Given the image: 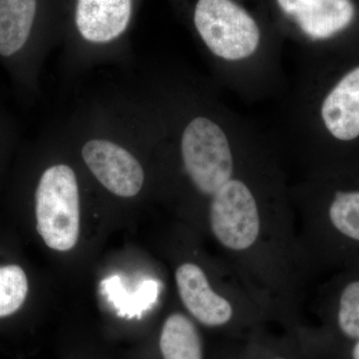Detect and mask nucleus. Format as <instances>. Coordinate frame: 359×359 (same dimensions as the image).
<instances>
[{"label":"nucleus","mask_w":359,"mask_h":359,"mask_svg":"<svg viewBox=\"0 0 359 359\" xmlns=\"http://www.w3.org/2000/svg\"><path fill=\"white\" fill-rule=\"evenodd\" d=\"M28 280L20 266H0V318L15 313L25 304Z\"/></svg>","instance_id":"nucleus-13"},{"label":"nucleus","mask_w":359,"mask_h":359,"mask_svg":"<svg viewBox=\"0 0 359 359\" xmlns=\"http://www.w3.org/2000/svg\"><path fill=\"white\" fill-rule=\"evenodd\" d=\"M13 136V128L4 115L0 114V149L8 143L9 138Z\"/></svg>","instance_id":"nucleus-15"},{"label":"nucleus","mask_w":359,"mask_h":359,"mask_svg":"<svg viewBox=\"0 0 359 359\" xmlns=\"http://www.w3.org/2000/svg\"><path fill=\"white\" fill-rule=\"evenodd\" d=\"M316 304L320 325L299 323L294 328L299 340L337 344L359 339V266L337 271Z\"/></svg>","instance_id":"nucleus-6"},{"label":"nucleus","mask_w":359,"mask_h":359,"mask_svg":"<svg viewBox=\"0 0 359 359\" xmlns=\"http://www.w3.org/2000/svg\"><path fill=\"white\" fill-rule=\"evenodd\" d=\"M161 359H205L199 325L187 313L168 314L158 335Z\"/></svg>","instance_id":"nucleus-11"},{"label":"nucleus","mask_w":359,"mask_h":359,"mask_svg":"<svg viewBox=\"0 0 359 359\" xmlns=\"http://www.w3.org/2000/svg\"><path fill=\"white\" fill-rule=\"evenodd\" d=\"M174 278L180 301L201 327L245 339L276 321L259 295L223 259L212 268L200 261L181 262Z\"/></svg>","instance_id":"nucleus-1"},{"label":"nucleus","mask_w":359,"mask_h":359,"mask_svg":"<svg viewBox=\"0 0 359 359\" xmlns=\"http://www.w3.org/2000/svg\"><path fill=\"white\" fill-rule=\"evenodd\" d=\"M278 4L313 40L332 39L347 32L359 14L355 0H278Z\"/></svg>","instance_id":"nucleus-9"},{"label":"nucleus","mask_w":359,"mask_h":359,"mask_svg":"<svg viewBox=\"0 0 359 359\" xmlns=\"http://www.w3.org/2000/svg\"><path fill=\"white\" fill-rule=\"evenodd\" d=\"M297 233L313 273L359 266V169L325 173Z\"/></svg>","instance_id":"nucleus-2"},{"label":"nucleus","mask_w":359,"mask_h":359,"mask_svg":"<svg viewBox=\"0 0 359 359\" xmlns=\"http://www.w3.org/2000/svg\"><path fill=\"white\" fill-rule=\"evenodd\" d=\"M39 0H0V59L21 84L32 83Z\"/></svg>","instance_id":"nucleus-7"},{"label":"nucleus","mask_w":359,"mask_h":359,"mask_svg":"<svg viewBox=\"0 0 359 359\" xmlns=\"http://www.w3.org/2000/svg\"><path fill=\"white\" fill-rule=\"evenodd\" d=\"M194 23L208 49L226 61L249 58L261 42L256 20L233 0H198Z\"/></svg>","instance_id":"nucleus-5"},{"label":"nucleus","mask_w":359,"mask_h":359,"mask_svg":"<svg viewBox=\"0 0 359 359\" xmlns=\"http://www.w3.org/2000/svg\"><path fill=\"white\" fill-rule=\"evenodd\" d=\"M219 359H238L237 349H236V347L224 349Z\"/></svg>","instance_id":"nucleus-16"},{"label":"nucleus","mask_w":359,"mask_h":359,"mask_svg":"<svg viewBox=\"0 0 359 359\" xmlns=\"http://www.w3.org/2000/svg\"><path fill=\"white\" fill-rule=\"evenodd\" d=\"M131 15L132 0H77L75 22L86 41L103 44L127 29Z\"/></svg>","instance_id":"nucleus-10"},{"label":"nucleus","mask_w":359,"mask_h":359,"mask_svg":"<svg viewBox=\"0 0 359 359\" xmlns=\"http://www.w3.org/2000/svg\"><path fill=\"white\" fill-rule=\"evenodd\" d=\"M299 342L306 359H359V339L337 344Z\"/></svg>","instance_id":"nucleus-14"},{"label":"nucleus","mask_w":359,"mask_h":359,"mask_svg":"<svg viewBox=\"0 0 359 359\" xmlns=\"http://www.w3.org/2000/svg\"><path fill=\"white\" fill-rule=\"evenodd\" d=\"M180 155L187 179L204 205L238 173L235 155L223 128L214 120L197 116L183 130Z\"/></svg>","instance_id":"nucleus-4"},{"label":"nucleus","mask_w":359,"mask_h":359,"mask_svg":"<svg viewBox=\"0 0 359 359\" xmlns=\"http://www.w3.org/2000/svg\"><path fill=\"white\" fill-rule=\"evenodd\" d=\"M81 157L97 181L113 195L133 198L143 189V166L120 144L105 138L89 139L82 146Z\"/></svg>","instance_id":"nucleus-8"},{"label":"nucleus","mask_w":359,"mask_h":359,"mask_svg":"<svg viewBox=\"0 0 359 359\" xmlns=\"http://www.w3.org/2000/svg\"><path fill=\"white\" fill-rule=\"evenodd\" d=\"M236 349L238 359H306L292 328L282 335L268 334L261 328Z\"/></svg>","instance_id":"nucleus-12"},{"label":"nucleus","mask_w":359,"mask_h":359,"mask_svg":"<svg viewBox=\"0 0 359 359\" xmlns=\"http://www.w3.org/2000/svg\"><path fill=\"white\" fill-rule=\"evenodd\" d=\"M34 210L37 231L49 249H74L80 236V194L72 168L59 163L42 172L35 189Z\"/></svg>","instance_id":"nucleus-3"}]
</instances>
